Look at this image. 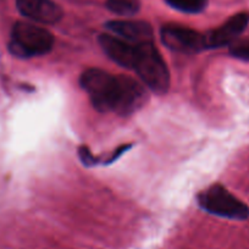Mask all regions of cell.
Masks as SVG:
<instances>
[{
    "mask_svg": "<svg viewBox=\"0 0 249 249\" xmlns=\"http://www.w3.org/2000/svg\"><path fill=\"white\" fill-rule=\"evenodd\" d=\"M107 8L120 16H133L140 11L141 0H107Z\"/></svg>",
    "mask_w": 249,
    "mask_h": 249,
    "instance_id": "obj_10",
    "label": "cell"
},
{
    "mask_svg": "<svg viewBox=\"0 0 249 249\" xmlns=\"http://www.w3.org/2000/svg\"><path fill=\"white\" fill-rule=\"evenodd\" d=\"M99 44L112 61L122 68L133 70L138 44L126 42L115 35H102L99 37Z\"/></svg>",
    "mask_w": 249,
    "mask_h": 249,
    "instance_id": "obj_8",
    "label": "cell"
},
{
    "mask_svg": "<svg viewBox=\"0 0 249 249\" xmlns=\"http://www.w3.org/2000/svg\"><path fill=\"white\" fill-rule=\"evenodd\" d=\"M171 8L186 14L202 13L208 5V0H165Z\"/></svg>",
    "mask_w": 249,
    "mask_h": 249,
    "instance_id": "obj_11",
    "label": "cell"
},
{
    "mask_svg": "<svg viewBox=\"0 0 249 249\" xmlns=\"http://www.w3.org/2000/svg\"><path fill=\"white\" fill-rule=\"evenodd\" d=\"M107 28L115 36L132 44L153 42V30L149 23L143 21L117 20L107 23Z\"/></svg>",
    "mask_w": 249,
    "mask_h": 249,
    "instance_id": "obj_9",
    "label": "cell"
},
{
    "mask_svg": "<svg viewBox=\"0 0 249 249\" xmlns=\"http://www.w3.org/2000/svg\"><path fill=\"white\" fill-rule=\"evenodd\" d=\"M133 71L149 89L164 94L170 87V72L161 54L153 42L137 45Z\"/></svg>",
    "mask_w": 249,
    "mask_h": 249,
    "instance_id": "obj_2",
    "label": "cell"
},
{
    "mask_svg": "<svg viewBox=\"0 0 249 249\" xmlns=\"http://www.w3.org/2000/svg\"><path fill=\"white\" fill-rule=\"evenodd\" d=\"M199 205L213 215L243 221L249 217V207L221 184H214L199 195Z\"/></svg>",
    "mask_w": 249,
    "mask_h": 249,
    "instance_id": "obj_4",
    "label": "cell"
},
{
    "mask_svg": "<svg viewBox=\"0 0 249 249\" xmlns=\"http://www.w3.org/2000/svg\"><path fill=\"white\" fill-rule=\"evenodd\" d=\"M230 54L233 57L249 62V39H237L230 45Z\"/></svg>",
    "mask_w": 249,
    "mask_h": 249,
    "instance_id": "obj_12",
    "label": "cell"
},
{
    "mask_svg": "<svg viewBox=\"0 0 249 249\" xmlns=\"http://www.w3.org/2000/svg\"><path fill=\"white\" fill-rule=\"evenodd\" d=\"M249 25V13H238L231 16L222 26L205 36L207 48H221L231 45L238 39Z\"/></svg>",
    "mask_w": 249,
    "mask_h": 249,
    "instance_id": "obj_6",
    "label": "cell"
},
{
    "mask_svg": "<svg viewBox=\"0 0 249 249\" xmlns=\"http://www.w3.org/2000/svg\"><path fill=\"white\" fill-rule=\"evenodd\" d=\"M80 82L95 109L102 112L131 115L144 105L147 98L145 89L136 80L114 76L99 69L85 71Z\"/></svg>",
    "mask_w": 249,
    "mask_h": 249,
    "instance_id": "obj_1",
    "label": "cell"
},
{
    "mask_svg": "<svg viewBox=\"0 0 249 249\" xmlns=\"http://www.w3.org/2000/svg\"><path fill=\"white\" fill-rule=\"evenodd\" d=\"M21 15L43 25H54L64 16V11L53 0H16Z\"/></svg>",
    "mask_w": 249,
    "mask_h": 249,
    "instance_id": "obj_7",
    "label": "cell"
},
{
    "mask_svg": "<svg viewBox=\"0 0 249 249\" xmlns=\"http://www.w3.org/2000/svg\"><path fill=\"white\" fill-rule=\"evenodd\" d=\"M54 43V36L48 30L21 21L11 31L9 50L18 57L42 56L53 49Z\"/></svg>",
    "mask_w": 249,
    "mask_h": 249,
    "instance_id": "obj_3",
    "label": "cell"
},
{
    "mask_svg": "<svg viewBox=\"0 0 249 249\" xmlns=\"http://www.w3.org/2000/svg\"><path fill=\"white\" fill-rule=\"evenodd\" d=\"M161 40L169 49L178 53H198L207 48L205 36L192 28L179 25H166L161 28Z\"/></svg>",
    "mask_w": 249,
    "mask_h": 249,
    "instance_id": "obj_5",
    "label": "cell"
}]
</instances>
